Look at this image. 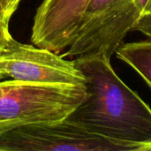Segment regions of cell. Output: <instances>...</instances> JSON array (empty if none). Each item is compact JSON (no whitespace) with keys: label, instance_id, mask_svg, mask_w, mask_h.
<instances>
[{"label":"cell","instance_id":"cell-1","mask_svg":"<svg viewBox=\"0 0 151 151\" xmlns=\"http://www.w3.org/2000/svg\"><path fill=\"white\" fill-rule=\"evenodd\" d=\"M86 79L87 97L66 118L86 130L151 150V109L117 75L105 54L73 58Z\"/></svg>","mask_w":151,"mask_h":151},{"label":"cell","instance_id":"cell-2","mask_svg":"<svg viewBox=\"0 0 151 151\" xmlns=\"http://www.w3.org/2000/svg\"><path fill=\"white\" fill-rule=\"evenodd\" d=\"M86 97V84L42 85L12 79L0 81V122L32 124L65 119Z\"/></svg>","mask_w":151,"mask_h":151},{"label":"cell","instance_id":"cell-3","mask_svg":"<svg viewBox=\"0 0 151 151\" xmlns=\"http://www.w3.org/2000/svg\"><path fill=\"white\" fill-rule=\"evenodd\" d=\"M119 150H149L91 133L67 119L22 124L0 134V151Z\"/></svg>","mask_w":151,"mask_h":151},{"label":"cell","instance_id":"cell-4","mask_svg":"<svg viewBox=\"0 0 151 151\" xmlns=\"http://www.w3.org/2000/svg\"><path fill=\"white\" fill-rule=\"evenodd\" d=\"M141 17L135 0H91L78 35L60 55L65 58L116 51Z\"/></svg>","mask_w":151,"mask_h":151},{"label":"cell","instance_id":"cell-5","mask_svg":"<svg viewBox=\"0 0 151 151\" xmlns=\"http://www.w3.org/2000/svg\"><path fill=\"white\" fill-rule=\"evenodd\" d=\"M0 73L15 81L57 86L86 84L73 60L50 50L11 38L0 51Z\"/></svg>","mask_w":151,"mask_h":151},{"label":"cell","instance_id":"cell-6","mask_svg":"<svg viewBox=\"0 0 151 151\" xmlns=\"http://www.w3.org/2000/svg\"><path fill=\"white\" fill-rule=\"evenodd\" d=\"M90 1L42 0L33 20L32 43L58 54L65 51L75 40Z\"/></svg>","mask_w":151,"mask_h":151},{"label":"cell","instance_id":"cell-7","mask_svg":"<svg viewBox=\"0 0 151 151\" xmlns=\"http://www.w3.org/2000/svg\"><path fill=\"white\" fill-rule=\"evenodd\" d=\"M117 57L134 68L151 88V38L146 41L120 44Z\"/></svg>","mask_w":151,"mask_h":151},{"label":"cell","instance_id":"cell-8","mask_svg":"<svg viewBox=\"0 0 151 151\" xmlns=\"http://www.w3.org/2000/svg\"><path fill=\"white\" fill-rule=\"evenodd\" d=\"M21 0H0V23H9Z\"/></svg>","mask_w":151,"mask_h":151},{"label":"cell","instance_id":"cell-9","mask_svg":"<svg viewBox=\"0 0 151 151\" xmlns=\"http://www.w3.org/2000/svg\"><path fill=\"white\" fill-rule=\"evenodd\" d=\"M133 31H140L149 38H151V14L142 15Z\"/></svg>","mask_w":151,"mask_h":151},{"label":"cell","instance_id":"cell-10","mask_svg":"<svg viewBox=\"0 0 151 151\" xmlns=\"http://www.w3.org/2000/svg\"><path fill=\"white\" fill-rule=\"evenodd\" d=\"M12 37L9 30V23H0V51L5 47Z\"/></svg>","mask_w":151,"mask_h":151},{"label":"cell","instance_id":"cell-11","mask_svg":"<svg viewBox=\"0 0 151 151\" xmlns=\"http://www.w3.org/2000/svg\"><path fill=\"white\" fill-rule=\"evenodd\" d=\"M135 4L141 12V16L151 14V0H135Z\"/></svg>","mask_w":151,"mask_h":151},{"label":"cell","instance_id":"cell-12","mask_svg":"<svg viewBox=\"0 0 151 151\" xmlns=\"http://www.w3.org/2000/svg\"><path fill=\"white\" fill-rule=\"evenodd\" d=\"M19 125H22V124L19 122H0V134Z\"/></svg>","mask_w":151,"mask_h":151},{"label":"cell","instance_id":"cell-13","mask_svg":"<svg viewBox=\"0 0 151 151\" xmlns=\"http://www.w3.org/2000/svg\"><path fill=\"white\" fill-rule=\"evenodd\" d=\"M4 75L2 74V73H0V80H2V79H4Z\"/></svg>","mask_w":151,"mask_h":151}]
</instances>
